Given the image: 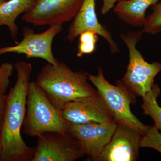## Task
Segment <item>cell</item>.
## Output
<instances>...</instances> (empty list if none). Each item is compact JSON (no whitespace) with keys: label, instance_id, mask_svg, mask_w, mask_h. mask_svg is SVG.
<instances>
[{"label":"cell","instance_id":"cell-5","mask_svg":"<svg viewBox=\"0 0 161 161\" xmlns=\"http://www.w3.org/2000/svg\"><path fill=\"white\" fill-rule=\"evenodd\" d=\"M143 34L142 31L120 34L129 56L127 71L121 82L130 91L142 97L152 89L156 76L161 71V62L148 63L136 48Z\"/></svg>","mask_w":161,"mask_h":161},{"label":"cell","instance_id":"cell-23","mask_svg":"<svg viewBox=\"0 0 161 161\" xmlns=\"http://www.w3.org/2000/svg\"><path fill=\"white\" fill-rule=\"evenodd\" d=\"M6 0H0V4H1V3H4V2H5V1H6Z\"/></svg>","mask_w":161,"mask_h":161},{"label":"cell","instance_id":"cell-13","mask_svg":"<svg viewBox=\"0 0 161 161\" xmlns=\"http://www.w3.org/2000/svg\"><path fill=\"white\" fill-rule=\"evenodd\" d=\"M158 0H121L113 8L120 20L132 27H142L146 22V12Z\"/></svg>","mask_w":161,"mask_h":161},{"label":"cell","instance_id":"cell-11","mask_svg":"<svg viewBox=\"0 0 161 161\" xmlns=\"http://www.w3.org/2000/svg\"><path fill=\"white\" fill-rule=\"evenodd\" d=\"M142 134L124 124L118 123L112 138L96 161H134L138 157Z\"/></svg>","mask_w":161,"mask_h":161},{"label":"cell","instance_id":"cell-20","mask_svg":"<svg viewBox=\"0 0 161 161\" xmlns=\"http://www.w3.org/2000/svg\"><path fill=\"white\" fill-rule=\"evenodd\" d=\"M8 96L6 94L0 93V130L3 125Z\"/></svg>","mask_w":161,"mask_h":161},{"label":"cell","instance_id":"cell-16","mask_svg":"<svg viewBox=\"0 0 161 161\" xmlns=\"http://www.w3.org/2000/svg\"><path fill=\"white\" fill-rule=\"evenodd\" d=\"M98 36L96 33L92 31H86L79 35L77 54L78 57L80 58L84 55L94 53L98 40Z\"/></svg>","mask_w":161,"mask_h":161},{"label":"cell","instance_id":"cell-22","mask_svg":"<svg viewBox=\"0 0 161 161\" xmlns=\"http://www.w3.org/2000/svg\"><path fill=\"white\" fill-rule=\"evenodd\" d=\"M2 153H3V145H2V137H1V130H0V161L2 159Z\"/></svg>","mask_w":161,"mask_h":161},{"label":"cell","instance_id":"cell-15","mask_svg":"<svg viewBox=\"0 0 161 161\" xmlns=\"http://www.w3.org/2000/svg\"><path fill=\"white\" fill-rule=\"evenodd\" d=\"M160 93L159 87L157 85L154 84L151 91L142 97V107L144 114L149 115L152 118L154 126L161 132V107L157 102V98Z\"/></svg>","mask_w":161,"mask_h":161},{"label":"cell","instance_id":"cell-18","mask_svg":"<svg viewBox=\"0 0 161 161\" xmlns=\"http://www.w3.org/2000/svg\"><path fill=\"white\" fill-rule=\"evenodd\" d=\"M140 148H150L161 153V133L155 126H150L141 137Z\"/></svg>","mask_w":161,"mask_h":161},{"label":"cell","instance_id":"cell-10","mask_svg":"<svg viewBox=\"0 0 161 161\" xmlns=\"http://www.w3.org/2000/svg\"><path fill=\"white\" fill-rule=\"evenodd\" d=\"M67 122L75 124L103 123L115 121L97 91L70 102L62 110Z\"/></svg>","mask_w":161,"mask_h":161},{"label":"cell","instance_id":"cell-7","mask_svg":"<svg viewBox=\"0 0 161 161\" xmlns=\"http://www.w3.org/2000/svg\"><path fill=\"white\" fill-rule=\"evenodd\" d=\"M84 0H33L22 20L35 26L61 24L74 19Z\"/></svg>","mask_w":161,"mask_h":161},{"label":"cell","instance_id":"cell-14","mask_svg":"<svg viewBox=\"0 0 161 161\" xmlns=\"http://www.w3.org/2000/svg\"><path fill=\"white\" fill-rule=\"evenodd\" d=\"M33 5V0H6L0 4V26L5 25L9 28L11 37L16 43L19 28L16 20L21 14L31 9Z\"/></svg>","mask_w":161,"mask_h":161},{"label":"cell","instance_id":"cell-19","mask_svg":"<svg viewBox=\"0 0 161 161\" xmlns=\"http://www.w3.org/2000/svg\"><path fill=\"white\" fill-rule=\"evenodd\" d=\"M14 67L9 62H5L0 65V93L6 94Z\"/></svg>","mask_w":161,"mask_h":161},{"label":"cell","instance_id":"cell-6","mask_svg":"<svg viewBox=\"0 0 161 161\" xmlns=\"http://www.w3.org/2000/svg\"><path fill=\"white\" fill-rule=\"evenodd\" d=\"M37 137L31 161H74L85 155L79 142L69 132H46Z\"/></svg>","mask_w":161,"mask_h":161},{"label":"cell","instance_id":"cell-8","mask_svg":"<svg viewBox=\"0 0 161 161\" xmlns=\"http://www.w3.org/2000/svg\"><path fill=\"white\" fill-rule=\"evenodd\" d=\"M62 24L50 25L47 30L41 33H36L29 27L23 29V40L13 46L0 47V56L7 53L23 54L27 59L39 58L47 63L56 64L59 61L52 52V45L55 37L61 31Z\"/></svg>","mask_w":161,"mask_h":161},{"label":"cell","instance_id":"cell-9","mask_svg":"<svg viewBox=\"0 0 161 161\" xmlns=\"http://www.w3.org/2000/svg\"><path fill=\"white\" fill-rule=\"evenodd\" d=\"M118 123L75 124L67 122V131L78 140L85 154L96 161L104 147L112 138Z\"/></svg>","mask_w":161,"mask_h":161},{"label":"cell","instance_id":"cell-12","mask_svg":"<svg viewBox=\"0 0 161 161\" xmlns=\"http://www.w3.org/2000/svg\"><path fill=\"white\" fill-rule=\"evenodd\" d=\"M86 31L95 32L106 40L112 53L119 52V48L111 33L98 21L95 12V0H84L70 26L67 38L70 42H73L80 33Z\"/></svg>","mask_w":161,"mask_h":161},{"label":"cell","instance_id":"cell-21","mask_svg":"<svg viewBox=\"0 0 161 161\" xmlns=\"http://www.w3.org/2000/svg\"><path fill=\"white\" fill-rule=\"evenodd\" d=\"M121 0H103V6L101 9V13L104 15L113 9L115 6V3Z\"/></svg>","mask_w":161,"mask_h":161},{"label":"cell","instance_id":"cell-1","mask_svg":"<svg viewBox=\"0 0 161 161\" xmlns=\"http://www.w3.org/2000/svg\"><path fill=\"white\" fill-rule=\"evenodd\" d=\"M16 82L8 94L1 129L3 145L1 161H31L34 148L27 146L21 135L26 112V101L32 66L20 61L14 64Z\"/></svg>","mask_w":161,"mask_h":161},{"label":"cell","instance_id":"cell-4","mask_svg":"<svg viewBox=\"0 0 161 161\" xmlns=\"http://www.w3.org/2000/svg\"><path fill=\"white\" fill-rule=\"evenodd\" d=\"M86 74L115 120L135 129L144 135L150 126L141 122L131 112L130 104L133 102L134 98L130 90L121 81H118L116 86L110 83L105 78L100 67L97 75Z\"/></svg>","mask_w":161,"mask_h":161},{"label":"cell","instance_id":"cell-2","mask_svg":"<svg viewBox=\"0 0 161 161\" xmlns=\"http://www.w3.org/2000/svg\"><path fill=\"white\" fill-rule=\"evenodd\" d=\"M86 72L73 71L59 61L43 67L36 82L51 103L62 111L70 102L92 95L96 91L88 82Z\"/></svg>","mask_w":161,"mask_h":161},{"label":"cell","instance_id":"cell-3","mask_svg":"<svg viewBox=\"0 0 161 161\" xmlns=\"http://www.w3.org/2000/svg\"><path fill=\"white\" fill-rule=\"evenodd\" d=\"M23 128V133L31 137L46 132H68L67 122L62 111L51 103L36 81L29 83Z\"/></svg>","mask_w":161,"mask_h":161},{"label":"cell","instance_id":"cell-17","mask_svg":"<svg viewBox=\"0 0 161 161\" xmlns=\"http://www.w3.org/2000/svg\"><path fill=\"white\" fill-rule=\"evenodd\" d=\"M151 9L153 12L146 19L142 31L153 35L161 31V3L154 4Z\"/></svg>","mask_w":161,"mask_h":161}]
</instances>
